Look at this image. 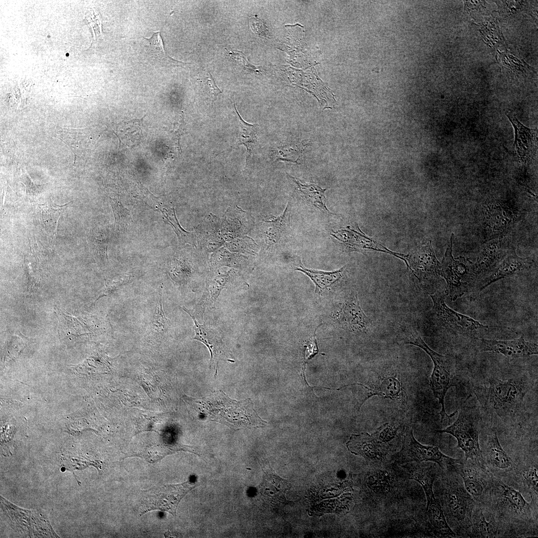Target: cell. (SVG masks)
<instances>
[{
	"label": "cell",
	"mask_w": 538,
	"mask_h": 538,
	"mask_svg": "<svg viewBox=\"0 0 538 538\" xmlns=\"http://www.w3.org/2000/svg\"><path fill=\"white\" fill-rule=\"evenodd\" d=\"M158 295L155 313L150 322L147 332L151 334L163 335L167 333L170 325L163 310L161 290L159 291Z\"/></svg>",
	"instance_id": "39"
},
{
	"label": "cell",
	"mask_w": 538,
	"mask_h": 538,
	"mask_svg": "<svg viewBox=\"0 0 538 538\" xmlns=\"http://www.w3.org/2000/svg\"><path fill=\"white\" fill-rule=\"evenodd\" d=\"M399 456L401 461L404 462L431 461L441 467L446 464L455 465L458 461L444 454L437 446L425 445L419 443L414 438L412 429L409 426L405 427Z\"/></svg>",
	"instance_id": "11"
},
{
	"label": "cell",
	"mask_w": 538,
	"mask_h": 538,
	"mask_svg": "<svg viewBox=\"0 0 538 538\" xmlns=\"http://www.w3.org/2000/svg\"><path fill=\"white\" fill-rule=\"evenodd\" d=\"M85 18L93 30L94 39H96L97 36L102 35L101 16L99 12L94 9H91L87 13Z\"/></svg>",
	"instance_id": "45"
},
{
	"label": "cell",
	"mask_w": 538,
	"mask_h": 538,
	"mask_svg": "<svg viewBox=\"0 0 538 538\" xmlns=\"http://www.w3.org/2000/svg\"><path fill=\"white\" fill-rule=\"evenodd\" d=\"M404 429L405 427L398 422L393 421L381 425L372 434L376 440L389 451L391 445L399 438Z\"/></svg>",
	"instance_id": "38"
},
{
	"label": "cell",
	"mask_w": 538,
	"mask_h": 538,
	"mask_svg": "<svg viewBox=\"0 0 538 538\" xmlns=\"http://www.w3.org/2000/svg\"><path fill=\"white\" fill-rule=\"evenodd\" d=\"M480 419L476 408L465 406L460 409L452 424L438 432L449 434L456 438L457 447L464 452L465 460L483 464L482 451L479 442Z\"/></svg>",
	"instance_id": "5"
},
{
	"label": "cell",
	"mask_w": 538,
	"mask_h": 538,
	"mask_svg": "<svg viewBox=\"0 0 538 538\" xmlns=\"http://www.w3.org/2000/svg\"><path fill=\"white\" fill-rule=\"evenodd\" d=\"M483 455L485 462L494 471L503 473L513 468V461L502 447L496 431L488 435Z\"/></svg>",
	"instance_id": "25"
},
{
	"label": "cell",
	"mask_w": 538,
	"mask_h": 538,
	"mask_svg": "<svg viewBox=\"0 0 538 538\" xmlns=\"http://www.w3.org/2000/svg\"><path fill=\"white\" fill-rule=\"evenodd\" d=\"M406 260L410 265L411 272L417 278V275L422 278L439 275L440 263L435 256L430 241L407 255Z\"/></svg>",
	"instance_id": "21"
},
{
	"label": "cell",
	"mask_w": 538,
	"mask_h": 538,
	"mask_svg": "<svg viewBox=\"0 0 538 538\" xmlns=\"http://www.w3.org/2000/svg\"><path fill=\"white\" fill-rule=\"evenodd\" d=\"M334 237L342 242L347 248L351 250H359L360 249L373 250L389 253L405 262V256L392 252L381 245L376 243L365 235L354 230H342L332 234Z\"/></svg>",
	"instance_id": "26"
},
{
	"label": "cell",
	"mask_w": 538,
	"mask_h": 538,
	"mask_svg": "<svg viewBox=\"0 0 538 538\" xmlns=\"http://www.w3.org/2000/svg\"><path fill=\"white\" fill-rule=\"evenodd\" d=\"M197 78V83L195 84V93L203 100L213 103L217 97L222 92L217 86L210 71L207 69L204 70Z\"/></svg>",
	"instance_id": "36"
},
{
	"label": "cell",
	"mask_w": 538,
	"mask_h": 538,
	"mask_svg": "<svg viewBox=\"0 0 538 538\" xmlns=\"http://www.w3.org/2000/svg\"><path fill=\"white\" fill-rule=\"evenodd\" d=\"M112 204L116 225L118 228L127 227L130 224L132 220L130 211L125 208L122 203L117 200H113Z\"/></svg>",
	"instance_id": "44"
},
{
	"label": "cell",
	"mask_w": 538,
	"mask_h": 538,
	"mask_svg": "<svg viewBox=\"0 0 538 538\" xmlns=\"http://www.w3.org/2000/svg\"><path fill=\"white\" fill-rule=\"evenodd\" d=\"M346 446L351 453L375 463L383 460L389 451L368 433L351 435Z\"/></svg>",
	"instance_id": "20"
},
{
	"label": "cell",
	"mask_w": 538,
	"mask_h": 538,
	"mask_svg": "<svg viewBox=\"0 0 538 538\" xmlns=\"http://www.w3.org/2000/svg\"><path fill=\"white\" fill-rule=\"evenodd\" d=\"M289 224L288 204L279 216L261 222L258 226V235L264 248L268 250L277 245L286 233Z\"/></svg>",
	"instance_id": "22"
},
{
	"label": "cell",
	"mask_w": 538,
	"mask_h": 538,
	"mask_svg": "<svg viewBox=\"0 0 538 538\" xmlns=\"http://www.w3.org/2000/svg\"><path fill=\"white\" fill-rule=\"evenodd\" d=\"M533 261L529 258L519 257L514 251H511L499 264L485 277L478 286L482 291L491 284L506 277L529 269Z\"/></svg>",
	"instance_id": "18"
},
{
	"label": "cell",
	"mask_w": 538,
	"mask_h": 538,
	"mask_svg": "<svg viewBox=\"0 0 538 538\" xmlns=\"http://www.w3.org/2000/svg\"><path fill=\"white\" fill-rule=\"evenodd\" d=\"M196 484L190 481L178 484L157 486L142 491L140 515L158 510L176 516L177 506L180 500L189 491L196 487Z\"/></svg>",
	"instance_id": "8"
},
{
	"label": "cell",
	"mask_w": 538,
	"mask_h": 538,
	"mask_svg": "<svg viewBox=\"0 0 538 538\" xmlns=\"http://www.w3.org/2000/svg\"><path fill=\"white\" fill-rule=\"evenodd\" d=\"M510 251L503 237L492 239L484 244L474 264L478 277L489 274Z\"/></svg>",
	"instance_id": "17"
},
{
	"label": "cell",
	"mask_w": 538,
	"mask_h": 538,
	"mask_svg": "<svg viewBox=\"0 0 538 538\" xmlns=\"http://www.w3.org/2000/svg\"><path fill=\"white\" fill-rule=\"evenodd\" d=\"M234 108L240 124V134L238 145H244L247 149L246 162L251 157L258 140V125L246 122L238 112L234 100Z\"/></svg>",
	"instance_id": "37"
},
{
	"label": "cell",
	"mask_w": 538,
	"mask_h": 538,
	"mask_svg": "<svg viewBox=\"0 0 538 538\" xmlns=\"http://www.w3.org/2000/svg\"><path fill=\"white\" fill-rule=\"evenodd\" d=\"M480 352H491L508 358L527 357L538 353V346L527 341L523 336L511 340H497L476 338L474 339Z\"/></svg>",
	"instance_id": "13"
},
{
	"label": "cell",
	"mask_w": 538,
	"mask_h": 538,
	"mask_svg": "<svg viewBox=\"0 0 538 538\" xmlns=\"http://www.w3.org/2000/svg\"><path fill=\"white\" fill-rule=\"evenodd\" d=\"M235 274L234 270L231 269L225 272L219 271L210 277L206 283L204 294L194 308L196 314L202 316L205 308L215 302L221 290L231 281Z\"/></svg>",
	"instance_id": "27"
},
{
	"label": "cell",
	"mask_w": 538,
	"mask_h": 538,
	"mask_svg": "<svg viewBox=\"0 0 538 538\" xmlns=\"http://www.w3.org/2000/svg\"><path fill=\"white\" fill-rule=\"evenodd\" d=\"M538 465L535 464L522 471V479L524 487L529 493L533 502H538Z\"/></svg>",
	"instance_id": "40"
},
{
	"label": "cell",
	"mask_w": 538,
	"mask_h": 538,
	"mask_svg": "<svg viewBox=\"0 0 538 538\" xmlns=\"http://www.w3.org/2000/svg\"><path fill=\"white\" fill-rule=\"evenodd\" d=\"M429 295L433 302L432 311L434 318L438 325L448 332L474 340L489 330L488 325L448 306L443 292L437 291Z\"/></svg>",
	"instance_id": "6"
},
{
	"label": "cell",
	"mask_w": 538,
	"mask_h": 538,
	"mask_svg": "<svg viewBox=\"0 0 538 538\" xmlns=\"http://www.w3.org/2000/svg\"><path fill=\"white\" fill-rule=\"evenodd\" d=\"M453 234L443 260L439 273L446 282V293L454 301L472 289L479 278L474 264L462 257L455 259L452 256Z\"/></svg>",
	"instance_id": "4"
},
{
	"label": "cell",
	"mask_w": 538,
	"mask_h": 538,
	"mask_svg": "<svg viewBox=\"0 0 538 538\" xmlns=\"http://www.w3.org/2000/svg\"><path fill=\"white\" fill-rule=\"evenodd\" d=\"M345 266L334 271H323L306 269L303 266L296 268L295 270L301 271L307 275L315 285V292L320 293L323 290L331 286L343 276Z\"/></svg>",
	"instance_id": "34"
},
{
	"label": "cell",
	"mask_w": 538,
	"mask_h": 538,
	"mask_svg": "<svg viewBox=\"0 0 538 538\" xmlns=\"http://www.w3.org/2000/svg\"><path fill=\"white\" fill-rule=\"evenodd\" d=\"M426 513L432 527L442 535L455 536L456 535L449 526L442 507L434 495L426 497Z\"/></svg>",
	"instance_id": "33"
},
{
	"label": "cell",
	"mask_w": 538,
	"mask_h": 538,
	"mask_svg": "<svg viewBox=\"0 0 538 538\" xmlns=\"http://www.w3.org/2000/svg\"><path fill=\"white\" fill-rule=\"evenodd\" d=\"M441 494L443 512L459 526L470 527L475 501L458 478L447 479Z\"/></svg>",
	"instance_id": "7"
},
{
	"label": "cell",
	"mask_w": 538,
	"mask_h": 538,
	"mask_svg": "<svg viewBox=\"0 0 538 538\" xmlns=\"http://www.w3.org/2000/svg\"><path fill=\"white\" fill-rule=\"evenodd\" d=\"M300 147V146H299ZM298 145H284L272 151L275 160H283L298 163L302 155L303 149Z\"/></svg>",
	"instance_id": "42"
},
{
	"label": "cell",
	"mask_w": 538,
	"mask_h": 538,
	"mask_svg": "<svg viewBox=\"0 0 538 538\" xmlns=\"http://www.w3.org/2000/svg\"><path fill=\"white\" fill-rule=\"evenodd\" d=\"M404 340L406 344L421 348L431 359L433 363V369L430 378V386L434 397L438 400L441 406L439 413L441 421L449 419L455 412L450 415L446 412L444 400L449 389L455 386V358L451 355H441L433 351L414 330L405 332Z\"/></svg>",
	"instance_id": "3"
},
{
	"label": "cell",
	"mask_w": 538,
	"mask_h": 538,
	"mask_svg": "<svg viewBox=\"0 0 538 538\" xmlns=\"http://www.w3.org/2000/svg\"><path fill=\"white\" fill-rule=\"evenodd\" d=\"M213 267L226 266L237 269L247 267L248 260L247 256L239 253L230 252L225 247L219 248L214 252L210 258Z\"/></svg>",
	"instance_id": "35"
},
{
	"label": "cell",
	"mask_w": 538,
	"mask_h": 538,
	"mask_svg": "<svg viewBox=\"0 0 538 538\" xmlns=\"http://www.w3.org/2000/svg\"><path fill=\"white\" fill-rule=\"evenodd\" d=\"M338 321L342 327L353 332L367 330L369 320L362 310L357 295L351 294L344 302L339 312Z\"/></svg>",
	"instance_id": "24"
},
{
	"label": "cell",
	"mask_w": 538,
	"mask_h": 538,
	"mask_svg": "<svg viewBox=\"0 0 538 538\" xmlns=\"http://www.w3.org/2000/svg\"><path fill=\"white\" fill-rule=\"evenodd\" d=\"M210 216L218 235L225 243L245 237L253 224L251 215L237 206L228 208L222 218Z\"/></svg>",
	"instance_id": "12"
},
{
	"label": "cell",
	"mask_w": 538,
	"mask_h": 538,
	"mask_svg": "<svg viewBox=\"0 0 538 538\" xmlns=\"http://www.w3.org/2000/svg\"><path fill=\"white\" fill-rule=\"evenodd\" d=\"M472 536L479 538H493L497 537L498 527L492 516H488L487 512L480 508L473 509L471 516V526Z\"/></svg>",
	"instance_id": "32"
},
{
	"label": "cell",
	"mask_w": 538,
	"mask_h": 538,
	"mask_svg": "<svg viewBox=\"0 0 538 538\" xmlns=\"http://www.w3.org/2000/svg\"><path fill=\"white\" fill-rule=\"evenodd\" d=\"M250 27L254 32L264 37H268V30L263 22L255 17L250 18Z\"/></svg>",
	"instance_id": "46"
},
{
	"label": "cell",
	"mask_w": 538,
	"mask_h": 538,
	"mask_svg": "<svg viewBox=\"0 0 538 538\" xmlns=\"http://www.w3.org/2000/svg\"><path fill=\"white\" fill-rule=\"evenodd\" d=\"M364 387L367 393L364 401L369 398L379 396L386 399L400 401L404 403L406 400V393L404 387L403 380L396 373L385 372L380 375H375L367 383V386L355 384Z\"/></svg>",
	"instance_id": "14"
},
{
	"label": "cell",
	"mask_w": 538,
	"mask_h": 538,
	"mask_svg": "<svg viewBox=\"0 0 538 538\" xmlns=\"http://www.w3.org/2000/svg\"><path fill=\"white\" fill-rule=\"evenodd\" d=\"M457 464V472L461 477L464 486L472 498L481 502L489 489L491 479L487 476L483 464L465 460Z\"/></svg>",
	"instance_id": "15"
},
{
	"label": "cell",
	"mask_w": 538,
	"mask_h": 538,
	"mask_svg": "<svg viewBox=\"0 0 538 538\" xmlns=\"http://www.w3.org/2000/svg\"><path fill=\"white\" fill-rule=\"evenodd\" d=\"M192 318L195 335L193 339L201 342L208 349L210 354V368L214 370L216 377L219 367V361L228 357V352L223 342L215 330L205 324L201 325L196 321L195 317L188 313Z\"/></svg>",
	"instance_id": "19"
},
{
	"label": "cell",
	"mask_w": 538,
	"mask_h": 538,
	"mask_svg": "<svg viewBox=\"0 0 538 538\" xmlns=\"http://www.w3.org/2000/svg\"><path fill=\"white\" fill-rule=\"evenodd\" d=\"M133 279L131 276H122L117 279L107 280L104 287L99 292L94 301V304L100 298L111 295L115 291L119 289L124 285L130 282Z\"/></svg>",
	"instance_id": "43"
},
{
	"label": "cell",
	"mask_w": 538,
	"mask_h": 538,
	"mask_svg": "<svg viewBox=\"0 0 538 538\" xmlns=\"http://www.w3.org/2000/svg\"><path fill=\"white\" fill-rule=\"evenodd\" d=\"M149 199L151 201L153 207L158 208L162 214L165 222L169 224L174 230L179 241L182 243H188L194 245L196 243V236L194 232H189L184 230L180 225L175 213L174 206L167 203H164L162 200L153 196L146 189L143 188Z\"/></svg>",
	"instance_id": "29"
},
{
	"label": "cell",
	"mask_w": 538,
	"mask_h": 538,
	"mask_svg": "<svg viewBox=\"0 0 538 538\" xmlns=\"http://www.w3.org/2000/svg\"><path fill=\"white\" fill-rule=\"evenodd\" d=\"M144 38L148 42L146 53L150 60L154 64L161 66L183 67L189 63L178 61L169 56L166 52L160 31L154 32L149 38Z\"/></svg>",
	"instance_id": "30"
},
{
	"label": "cell",
	"mask_w": 538,
	"mask_h": 538,
	"mask_svg": "<svg viewBox=\"0 0 538 538\" xmlns=\"http://www.w3.org/2000/svg\"><path fill=\"white\" fill-rule=\"evenodd\" d=\"M194 400L191 401L197 410L204 416L234 430L263 427L267 423L255 410L250 399L237 401L219 390L206 398Z\"/></svg>",
	"instance_id": "1"
},
{
	"label": "cell",
	"mask_w": 538,
	"mask_h": 538,
	"mask_svg": "<svg viewBox=\"0 0 538 538\" xmlns=\"http://www.w3.org/2000/svg\"><path fill=\"white\" fill-rule=\"evenodd\" d=\"M0 501L1 509L14 529L30 537H58L42 513L19 508L1 496Z\"/></svg>",
	"instance_id": "9"
},
{
	"label": "cell",
	"mask_w": 538,
	"mask_h": 538,
	"mask_svg": "<svg viewBox=\"0 0 538 538\" xmlns=\"http://www.w3.org/2000/svg\"><path fill=\"white\" fill-rule=\"evenodd\" d=\"M488 491L491 492L496 507L504 515L519 520H525L531 516V504L520 492L503 482L492 478Z\"/></svg>",
	"instance_id": "10"
},
{
	"label": "cell",
	"mask_w": 538,
	"mask_h": 538,
	"mask_svg": "<svg viewBox=\"0 0 538 538\" xmlns=\"http://www.w3.org/2000/svg\"><path fill=\"white\" fill-rule=\"evenodd\" d=\"M289 176L296 185L300 195L307 203L317 208L324 214L329 215L334 214L328 209L326 205V199L325 192L326 189H323L313 184L303 183L291 175Z\"/></svg>",
	"instance_id": "31"
},
{
	"label": "cell",
	"mask_w": 538,
	"mask_h": 538,
	"mask_svg": "<svg viewBox=\"0 0 538 538\" xmlns=\"http://www.w3.org/2000/svg\"><path fill=\"white\" fill-rule=\"evenodd\" d=\"M532 386L528 377L519 376L502 380L493 378L477 395L481 404L500 417L510 416L521 406Z\"/></svg>",
	"instance_id": "2"
},
{
	"label": "cell",
	"mask_w": 538,
	"mask_h": 538,
	"mask_svg": "<svg viewBox=\"0 0 538 538\" xmlns=\"http://www.w3.org/2000/svg\"><path fill=\"white\" fill-rule=\"evenodd\" d=\"M227 249L232 252L255 255L258 249V245L251 238L245 236L236 238L224 244Z\"/></svg>",
	"instance_id": "41"
},
{
	"label": "cell",
	"mask_w": 538,
	"mask_h": 538,
	"mask_svg": "<svg viewBox=\"0 0 538 538\" xmlns=\"http://www.w3.org/2000/svg\"><path fill=\"white\" fill-rule=\"evenodd\" d=\"M174 124V128L172 131L174 137L176 138V140L179 142L180 135L182 132L183 119L181 118L180 122L178 123H175Z\"/></svg>",
	"instance_id": "48"
},
{
	"label": "cell",
	"mask_w": 538,
	"mask_h": 538,
	"mask_svg": "<svg viewBox=\"0 0 538 538\" xmlns=\"http://www.w3.org/2000/svg\"><path fill=\"white\" fill-rule=\"evenodd\" d=\"M507 115L514 128L515 157L520 162L530 163L537 151V130L525 127L510 114Z\"/></svg>",
	"instance_id": "16"
},
{
	"label": "cell",
	"mask_w": 538,
	"mask_h": 538,
	"mask_svg": "<svg viewBox=\"0 0 538 538\" xmlns=\"http://www.w3.org/2000/svg\"><path fill=\"white\" fill-rule=\"evenodd\" d=\"M304 347L306 348L305 355L307 361L318 353L319 350L315 336V331L314 332V335Z\"/></svg>",
	"instance_id": "47"
},
{
	"label": "cell",
	"mask_w": 538,
	"mask_h": 538,
	"mask_svg": "<svg viewBox=\"0 0 538 538\" xmlns=\"http://www.w3.org/2000/svg\"><path fill=\"white\" fill-rule=\"evenodd\" d=\"M261 466L263 477L260 491L262 496L272 504L284 503L286 501L285 494L288 489L287 481L276 474L268 461H263Z\"/></svg>",
	"instance_id": "23"
},
{
	"label": "cell",
	"mask_w": 538,
	"mask_h": 538,
	"mask_svg": "<svg viewBox=\"0 0 538 538\" xmlns=\"http://www.w3.org/2000/svg\"><path fill=\"white\" fill-rule=\"evenodd\" d=\"M485 215V223L488 229L495 237L507 233L514 221V214L512 210L501 205H491L486 209Z\"/></svg>",
	"instance_id": "28"
}]
</instances>
